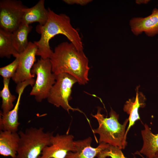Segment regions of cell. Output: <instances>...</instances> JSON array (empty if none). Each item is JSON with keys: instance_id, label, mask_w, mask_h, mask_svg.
Listing matches in <instances>:
<instances>
[{"instance_id": "1", "label": "cell", "mask_w": 158, "mask_h": 158, "mask_svg": "<svg viewBox=\"0 0 158 158\" xmlns=\"http://www.w3.org/2000/svg\"><path fill=\"white\" fill-rule=\"evenodd\" d=\"M48 18L45 24L36 27V31L41 34L40 39L34 41L37 46L36 55L43 59H49L53 51L49 45L50 40L59 34L63 35L79 50H83L81 39L78 31L72 26L70 18L65 14H57L48 8Z\"/></svg>"}, {"instance_id": "2", "label": "cell", "mask_w": 158, "mask_h": 158, "mask_svg": "<svg viewBox=\"0 0 158 158\" xmlns=\"http://www.w3.org/2000/svg\"><path fill=\"white\" fill-rule=\"evenodd\" d=\"M52 71L55 75L65 73L75 78L80 85L89 81V60L83 50H79L71 42L61 43L54 48L49 58Z\"/></svg>"}, {"instance_id": "3", "label": "cell", "mask_w": 158, "mask_h": 158, "mask_svg": "<svg viewBox=\"0 0 158 158\" xmlns=\"http://www.w3.org/2000/svg\"><path fill=\"white\" fill-rule=\"evenodd\" d=\"M101 109L98 107L97 113L91 114L97 120L99 126L92 130L93 133L98 134L99 138V143H105L118 147L121 150L127 145L126 137L125 135L126 128L129 121L126 119L123 124L118 121L119 115L111 109L109 118L105 117L101 113Z\"/></svg>"}, {"instance_id": "4", "label": "cell", "mask_w": 158, "mask_h": 158, "mask_svg": "<svg viewBox=\"0 0 158 158\" xmlns=\"http://www.w3.org/2000/svg\"><path fill=\"white\" fill-rule=\"evenodd\" d=\"M20 139L16 158H38L43 150L51 143L52 132L43 128L31 127L18 132Z\"/></svg>"}, {"instance_id": "5", "label": "cell", "mask_w": 158, "mask_h": 158, "mask_svg": "<svg viewBox=\"0 0 158 158\" xmlns=\"http://www.w3.org/2000/svg\"><path fill=\"white\" fill-rule=\"evenodd\" d=\"M31 73L36 75L37 78L30 95L34 96L36 101L40 102L47 98L56 81V75L52 72L49 59L41 58L38 59L33 66Z\"/></svg>"}, {"instance_id": "6", "label": "cell", "mask_w": 158, "mask_h": 158, "mask_svg": "<svg viewBox=\"0 0 158 158\" xmlns=\"http://www.w3.org/2000/svg\"><path fill=\"white\" fill-rule=\"evenodd\" d=\"M78 83L77 79L65 73L56 75L55 83L51 88L47 99L48 102L57 107H61L68 113L70 110L78 111L83 113L78 108L72 107L69 104L73 85Z\"/></svg>"}, {"instance_id": "7", "label": "cell", "mask_w": 158, "mask_h": 158, "mask_svg": "<svg viewBox=\"0 0 158 158\" xmlns=\"http://www.w3.org/2000/svg\"><path fill=\"white\" fill-rule=\"evenodd\" d=\"M26 7L20 0H0V29L10 33L16 30Z\"/></svg>"}, {"instance_id": "8", "label": "cell", "mask_w": 158, "mask_h": 158, "mask_svg": "<svg viewBox=\"0 0 158 158\" xmlns=\"http://www.w3.org/2000/svg\"><path fill=\"white\" fill-rule=\"evenodd\" d=\"M74 137L68 134L53 135L51 143L43 150L38 158H66L70 152H75Z\"/></svg>"}, {"instance_id": "9", "label": "cell", "mask_w": 158, "mask_h": 158, "mask_svg": "<svg viewBox=\"0 0 158 158\" xmlns=\"http://www.w3.org/2000/svg\"><path fill=\"white\" fill-rule=\"evenodd\" d=\"M37 50V47L34 43L29 42L25 50L20 54L18 67L12 78L17 84L35 76L31 73V70L36 61Z\"/></svg>"}, {"instance_id": "10", "label": "cell", "mask_w": 158, "mask_h": 158, "mask_svg": "<svg viewBox=\"0 0 158 158\" xmlns=\"http://www.w3.org/2000/svg\"><path fill=\"white\" fill-rule=\"evenodd\" d=\"M35 80L32 78L17 84L16 91L18 95V99L13 109L6 113H0V129L2 131L17 132L20 123L18 121V113L22 94L27 86H33Z\"/></svg>"}, {"instance_id": "11", "label": "cell", "mask_w": 158, "mask_h": 158, "mask_svg": "<svg viewBox=\"0 0 158 158\" xmlns=\"http://www.w3.org/2000/svg\"><path fill=\"white\" fill-rule=\"evenodd\" d=\"M129 24L132 32L135 35L144 32L148 36H155L158 34V8H154L151 14L146 17L133 18Z\"/></svg>"}, {"instance_id": "12", "label": "cell", "mask_w": 158, "mask_h": 158, "mask_svg": "<svg viewBox=\"0 0 158 158\" xmlns=\"http://www.w3.org/2000/svg\"><path fill=\"white\" fill-rule=\"evenodd\" d=\"M92 141L90 137L83 140L74 141L75 152H68L66 158H94L109 145L101 143L97 147L93 148L91 146Z\"/></svg>"}, {"instance_id": "13", "label": "cell", "mask_w": 158, "mask_h": 158, "mask_svg": "<svg viewBox=\"0 0 158 158\" xmlns=\"http://www.w3.org/2000/svg\"><path fill=\"white\" fill-rule=\"evenodd\" d=\"M44 4V0H40L33 7L24 9L21 23L29 25L38 22L40 25H44L48 19V11L45 8Z\"/></svg>"}, {"instance_id": "14", "label": "cell", "mask_w": 158, "mask_h": 158, "mask_svg": "<svg viewBox=\"0 0 158 158\" xmlns=\"http://www.w3.org/2000/svg\"><path fill=\"white\" fill-rule=\"evenodd\" d=\"M20 139L19 135L17 132L0 130V155L16 158Z\"/></svg>"}, {"instance_id": "15", "label": "cell", "mask_w": 158, "mask_h": 158, "mask_svg": "<svg viewBox=\"0 0 158 158\" xmlns=\"http://www.w3.org/2000/svg\"><path fill=\"white\" fill-rule=\"evenodd\" d=\"M138 88L135 98L129 99L124 106L123 111L129 115V125L125 134L126 137L130 128L134 125L135 121L140 119L138 113L139 108L144 107L145 105V96L142 93L138 92Z\"/></svg>"}, {"instance_id": "16", "label": "cell", "mask_w": 158, "mask_h": 158, "mask_svg": "<svg viewBox=\"0 0 158 158\" xmlns=\"http://www.w3.org/2000/svg\"><path fill=\"white\" fill-rule=\"evenodd\" d=\"M144 127V129L141 131L143 143L139 152L147 158H156L158 152V133L153 134L146 124Z\"/></svg>"}, {"instance_id": "17", "label": "cell", "mask_w": 158, "mask_h": 158, "mask_svg": "<svg viewBox=\"0 0 158 158\" xmlns=\"http://www.w3.org/2000/svg\"><path fill=\"white\" fill-rule=\"evenodd\" d=\"M32 27L30 25L20 23L19 27L11 33L13 45L19 53L23 52L28 44V36Z\"/></svg>"}, {"instance_id": "18", "label": "cell", "mask_w": 158, "mask_h": 158, "mask_svg": "<svg viewBox=\"0 0 158 158\" xmlns=\"http://www.w3.org/2000/svg\"><path fill=\"white\" fill-rule=\"evenodd\" d=\"M20 54L14 47L11 33L0 29V57L10 58L11 55L16 58Z\"/></svg>"}, {"instance_id": "19", "label": "cell", "mask_w": 158, "mask_h": 158, "mask_svg": "<svg viewBox=\"0 0 158 158\" xmlns=\"http://www.w3.org/2000/svg\"><path fill=\"white\" fill-rule=\"evenodd\" d=\"M10 80V79H3L4 86L0 92V96L2 98L1 112L3 114L6 113L13 109L14 107L13 103L16 99V97L12 95L10 91L9 87Z\"/></svg>"}, {"instance_id": "20", "label": "cell", "mask_w": 158, "mask_h": 158, "mask_svg": "<svg viewBox=\"0 0 158 158\" xmlns=\"http://www.w3.org/2000/svg\"><path fill=\"white\" fill-rule=\"evenodd\" d=\"M96 157L97 158H106L109 157L111 158H127L124 156L121 149L109 144L99 152Z\"/></svg>"}, {"instance_id": "21", "label": "cell", "mask_w": 158, "mask_h": 158, "mask_svg": "<svg viewBox=\"0 0 158 158\" xmlns=\"http://www.w3.org/2000/svg\"><path fill=\"white\" fill-rule=\"evenodd\" d=\"M19 56L10 63L0 68V75L4 79H10L14 76L18 67Z\"/></svg>"}, {"instance_id": "22", "label": "cell", "mask_w": 158, "mask_h": 158, "mask_svg": "<svg viewBox=\"0 0 158 158\" xmlns=\"http://www.w3.org/2000/svg\"><path fill=\"white\" fill-rule=\"evenodd\" d=\"M63 1L68 4H76L81 5H85L92 1L91 0H63Z\"/></svg>"}, {"instance_id": "23", "label": "cell", "mask_w": 158, "mask_h": 158, "mask_svg": "<svg viewBox=\"0 0 158 158\" xmlns=\"http://www.w3.org/2000/svg\"><path fill=\"white\" fill-rule=\"evenodd\" d=\"M149 0H136L135 1L136 3L138 4H147L149 1Z\"/></svg>"}, {"instance_id": "24", "label": "cell", "mask_w": 158, "mask_h": 158, "mask_svg": "<svg viewBox=\"0 0 158 158\" xmlns=\"http://www.w3.org/2000/svg\"><path fill=\"white\" fill-rule=\"evenodd\" d=\"M135 154H137L139 155L142 158H147V157H144L138 151L136 152ZM156 158H158V152H157L156 153Z\"/></svg>"}]
</instances>
